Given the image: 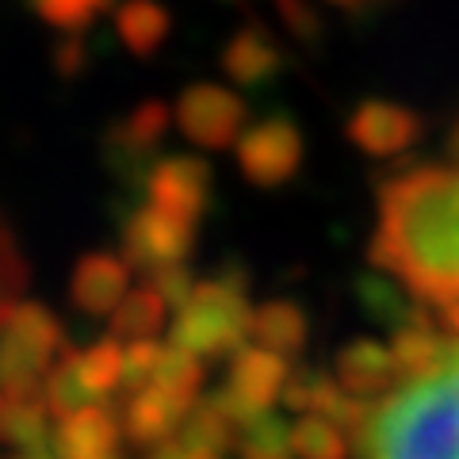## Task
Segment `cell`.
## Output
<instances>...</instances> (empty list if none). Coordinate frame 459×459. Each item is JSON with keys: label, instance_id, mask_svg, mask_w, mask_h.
Segmentation results:
<instances>
[{"label": "cell", "instance_id": "14", "mask_svg": "<svg viewBox=\"0 0 459 459\" xmlns=\"http://www.w3.org/2000/svg\"><path fill=\"white\" fill-rule=\"evenodd\" d=\"M20 287H23V261H20L16 246H12L4 222H0V333H4L12 310L20 307V303H16ZM0 391H4V386H0Z\"/></svg>", "mask_w": 459, "mask_h": 459}, {"label": "cell", "instance_id": "6", "mask_svg": "<svg viewBox=\"0 0 459 459\" xmlns=\"http://www.w3.org/2000/svg\"><path fill=\"white\" fill-rule=\"evenodd\" d=\"M207 188H211V172L199 157H165V161L153 165L146 180L150 204L180 222H195L204 214Z\"/></svg>", "mask_w": 459, "mask_h": 459}, {"label": "cell", "instance_id": "7", "mask_svg": "<svg viewBox=\"0 0 459 459\" xmlns=\"http://www.w3.org/2000/svg\"><path fill=\"white\" fill-rule=\"evenodd\" d=\"M246 322V307H241V295L234 287L222 283H207L192 295V303L184 307L180 318V341L204 344V349H219Z\"/></svg>", "mask_w": 459, "mask_h": 459}, {"label": "cell", "instance_id": "9", "mask_svg": "<svg viewBox=\"0 0 459 459\" xmlns=\"http://www.w3.org/2000/svg\"><path fill=\"white\" fill-rule=\"evenodd\" d=\"M222 69L238 84H246V89L272 81L280 74V47H276V39H272L261 23L241 27V31L226 42Z\"/></svg>", "mask_w": 459, "mask_h": 459}, {"label": "cell", "instance_id": "16", "mask_svg": "<svg viewBox=\"0 0 459 459\" xmlns=\"http://www.w3.org/2000/svg\"><path fill=\"white\" fill-rule=\"evenodd\" d=\"M54 57H57V74L74 77V74H81V65H84V42L77 35H65Z\"/></svg>", "mask_w": 459, "mask_h": 459}, {"label": "cell", "instance_id": "13", "mask_svg": "<svg viewBox=\"0 0 459 459\" xmlns=\"http://www.w3.org/2000/svg\"><path fill=\"white\" fill-rule=\"evenodd\" d=\"M31 8L57 31L81 35L100 12L111 8V0H31Z\"/></svg>", "mask_w": 459, "mask_h": 459}, {"label": "cell", "instance_id": "4", "mask_svg": "<svg viewBox=\"0 0 459 459\" xmlns=\"http://www.w3.org/2000/svg\"><path fill=\"white\" fill-rule=\"evenodd\" d=\"M241 123H246V104L219 84H192L177 104V126L207 150L230 146L241 134Z\"/></svg>", "mask_w": 459, "mask_h": 459}, {"label": "cell", "instance_id": "2", "mask_svg": "<svg viewBox=\"0 0 459 459\" xmlns=\"http://www.w3.org/2000/svg\"><path fill=\"white\" fill-rule=\"evenodd\" d=\"M360 459H459V333L406 337L402 371L368 402Z\"/></svg>", "mask_w": 459, "mask_h": 459}, {"label": "cell", "instance_id": "3", "mask_svg": "<svg viewBox=\"0 0 459 459\" xmlns=\"http://www.w3.org/2000/svg\"><path fill=\"white\" fill-rule=\"evenodd\" d=\"M238 161L253 184L276 188V184H283L299 169V161H303V138H299L291 119L272 115V119L256 123L253 131L238 142Z\"/></svg>", "mask_w": 459, "mask_h": 459}, {"label": "cell", "instance_id": "15", "mask_svg": "<svg viewBox=\"0 0 459 459\" xmlns=\"http://www.w3.org/2000/svg\"><path fill=\"white\" fill-rule=\"evenodd\" d=\"M276 12H280L283 27H287V31H291L295 39L314 42V39L322 35V20H318V12H314L307 0H276Z\"/></svg>", "mask_w": 459, "mask_h": 459}, {"label": "cell", "instance_id": "12", "mask_svg": "<svg viewBox=\"0 0 459 459\" xmlns=\"http://www.w3.org/2000/svg\"><path fill=\"white\" fill-rule=\"evenodd\" d=\"M123 283H126V268L115 256H89L77 268L74 291L89 310H108L123 295Z\"/></svg>", "mask_w": 459, "mask_h": 459}, {"label": "cell", "instance_id": "17", "mask_svg": "<svg viewBox=\"0 0 459 459\" xmlns=\"http://www.w3.org/2000/svg\"><path fill=\"white\" fill-rule=\"evenodd\" d=\"M444 150H448V157H452L455 169H459V119L452 123V131H448V142H444Z\"/></svg>", "mask_w": 459, "mask_h": 459}, {"label": "cell", "instance_id": "10", "mask_svg": "<svg viewBox=\"0 0 459 459\" xmlns=\"http://www.w3.org/2000/svg\"><path fill=\"white\" fill-rule=\"evenodd\" d=\"M165 131H169V108L161 104V100H146V104H138L111 131L108 153H123V161L131 165V161H138V157H150L157 142L165 138Z\"/></svg>", "mask_w": 459, "mask_h": 459}, {"label": "cell", "instance_id": "8", "mask_svg": "<svg viewBox=\"0 0 459 459\" xmlns=\"http://www.w3.org/2000/svg\"><path fill=\"white\" fill-rule=\"evenodd\" d=\"M192 246V222H180L172 214L146 207L126 222V253L134 264L146 268H165L172 261H180Z\"/></svg>", "mask_w": 459, "mask_h": 459}, {"label": "cell", "instance_id": "1", "mask_svg": "<svg viewBox=\"0 0 459 459\" xmlns=\"http://www.w3.org/2000/svg\"><path fill=\"white\" fill-rule=\"evenodd\" d=\"M371 264L429 307H459V169L418 165L383 184Z\"/></svg>", "mask_w": 459, "mask_h": 459}, {"label": "cell", "instance_id": "11", "mask_svg": "<svg viewBox=\"0 0 459 459\" xmlns=\"http://www.w3.org/2000/svg\"><path fill=\"white\" fill-rule=\"evenodd\" d=\"M115 31L131 54L150 57L169 35V12L157 0H126L115 8Z\"/></svg>", "mask_w": 459, "mask_h": 459}, {"label": "cell", "instance_id": "18", "mask_svg": "<svg viewBox=\"0 0 459 459\" xmlns=\"http://www.w3.org/2000/svg\"><path fill=\"white\" fill-rule=\"evenodd\" d=\"M329 4H337V8H360L364 0H329Z\"/></svg>", "mask_w": 459, "mask_h": 459}, {"label": "cell", "instance_id": "5", "mask_svg": "<svg viewBox=\"0 0 459 459\" xmlns=\"http://www.w3.org/2000/svg\"><path fill=\"white\" fill-rule=\"evenodd\" d=\"M349 138L371 157H394L421 138V115L391 104V100H364L349 115Z\"/></svg>", "mask_w": 459, "mask_h": 459}]
</instances>
